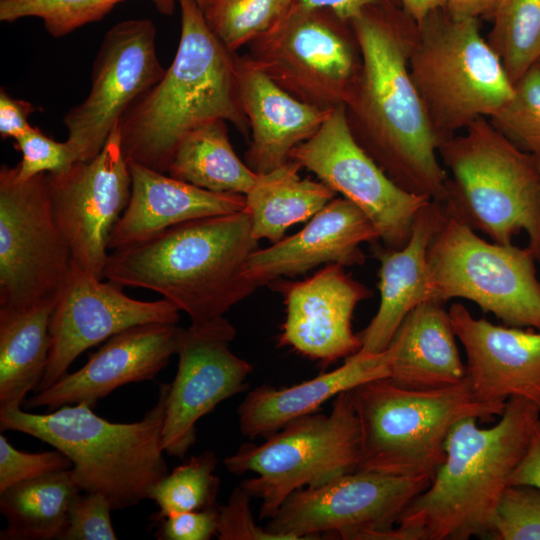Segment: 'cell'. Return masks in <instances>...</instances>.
I'll use <instances>...</instances> for the list:
<instances>
[{
  "instance_id": "obj_1",
  "label": "cell",
  "mask_w": 540,
  "mask_h": 540,
  "mask_svg": "<svg viewBox=\"0 0 540 540\" xmlns=\"http://www.w3.org/2000/svg\"><path fill=\"white\" fill-rule=\"evenodd\" d=\"M393 6L367 8L350 21L361 70L346 104L359 145L403 190L444 203L448 175L434 130L409 70L417 25Z\"/></svg>"
},
{
  "instance_id": "obj_2",
  "label": "cell",
  "mask_w": 540,
  "mask_h": 540,
  "mask_svg": "<svg viewBox=\"0 0 540 540\" xmlns=\"http://www.w3.org/2000/svg\"><path fill=\"white\" fill-rule=\"evenodd\" d=\"M539 419L536 405L512 397L491 427H479L474 417L456 423L445 441L444 462L389 540L491 538L500 500Z\"/></svg>"
},
{
  "instance_id": "obj_3",
  "label": "cell",
  "mask_w": 540,
  "mask_h": 540,
  "mask_svg": "<svg viewBox=\"0 0 540 540\" xmlns=\"http://www.w3.org/2000/svg\"><path fill=\"white\" fill-rule=\"evenodd\" d=\"M258 249L245 210L198 218L109 254L104 278L148 289L186 313L191 324L224 318L257 287L245 276Z\"/></svg>"
},
{
  "instance_id": "obj_4",
  "label": "cell",
  "mask_w": 540,
  "mask_h": 540,
  "mask_svg": "<svg viewBox=\"0 0 540 540\" xmlns=\"http://www.w3.org/2000/svg\"><path fill=\"white\" fill-rule=\"evenodd\" d=\"M181 33L175 57L162 78L119 122L128 161L167 173L180 141L214 120L248 133L237 82V56L214 35L196 0H178Z\"/></svg>"
},
{
  "instance_id": "obj_5",
  "label": "cell",
  "mask_w": 540,
  "mask_h": 540,
  "mask_svg": "<svg viewBox=\"0 0 540 540\" xmlns=\"http://www.w3.org/2000/svg\"><path fill=\"white\" fill-rule=\"evenodd\" d=\"M169 384H161L156 404L137 422H110L86 403L68 404L46 414L22 408L0 410L1 431L30 435L64 453L83 492L104 495L113 510L148 499L168 474L162 429Z\"/></svg>"
},
{
  "instance_id": "obj_6",
  "label": "cell",
  "mask_w": 540,
  "mask_h": 540,
  "mask_svg": "<svg viewBox=\"0 0 540 540\" xmlns=\"http://www.w3.org/2000/svg\"><path fill=\"white\" fill-rule=\"evenodd\" d=\"M448 169L444 206L492 242L509 245L524 231L540 263V172L526 153L480 117L439 147Z\"/></svg>"
},
{
  "instance_id": "obj_7",
  "label": "cell",
  "mask_w": 540,
  "mask_h": 540,
  "mask_svg": "<svg viewBox=\"0 0 540 540\" xmlns=\"http://www.w3.org/2000/svg\"><path fill=\"white\" fill-rule=\"evenodd\" d=\"M361 434L357 470L401 476H431L445 460V441L460 420L490 423L505 404L485 403L473 394L467 378L440 389L414 390L388 378L350 390Z\"/></svg>"
},
{
  "instance_id": "obj_8",
  "label": "cell",
  "mask_w": 540,
  "mask_h": 540,
  "mask_svg": "<svg viewBox=\"0 0 540 540\" xmlns=\"http://www.w3.org/2000/svg\"><path fill=\"white\" fill-rule=\"evenodd\" d=\"M409 70L442 143L514 95V84L483 38L477 18L457 19L443 8L417 25Z\"/></svg>"
},
{
  "instance_id": "obj_9",
  "label": "cell",
  "mask_w": 540,
  "mask_h": 540,
  "mask_svg": "<svg viewBox=\"0 0 540 540\" xmlns=\"http://www.w3.org/2000/svg\"><path fill=\"white\" fill-rule=\"evenodd\" d=\"M360 458L359 419L346 391L335 397L328 414L294 419L260 445L243 444L223 463L232 474L256 475L241 486L261 500L259 517L270 519L293 492L356 471Z\"/></svg>"
},
{
  "instance_id": "obj_10",
  "label": "cell",
  "mask_w": 540,
  "mask_h": 540,
  "mask_svg": "<svg viewBox=\"0 0 540 540\" xmlns=\"http://www.w3.org/2000/svg\"><path fill=\"white\" fill-rule=\"evenodd\" d=\"M431 298H463L504 325L540 330V281L531 249L487 242L447 214L430 242Z\"/></svg>"
},
{
  "instance_id": "obj_11",
  "label": "cell",
  "mask_w": 540,
  "mask_h": 540,
  "mask_svg": "<svg viewBox=\"0 0 540 540\" xmlns=\"http://www.w3.org/2000/svg\"><path fill=\"white\" fill-rule=\"evenodd\" d=\"M247 46L249 58L281 88L323 109L346 106L361 70L350 22L327 9L293 3L281 22Z\"/></svg>"
},
{
  "instance_id": "obj_12",
  "label": "cell",
  "mask_w": 540,
  "mask_h": 540,
  "mask_svg": "<svg viewBox=\"0 0 540 540\" xmlns=\"http://www.w3.org/2000/svg\"><path fill=\"white\" fill-rule=\"evenodd\" d=\"M432 478L356 470L293 492L265 528L284 540L316 539L322 533L389 540L405 509Z\"/></svg>"
},
{
  "instance_id": "obj_13",
  "label": "cell",
  "mask_w": 540,
  "mask_h": 540,
  "mask_svg": "<svg viewBox=\"0 0 540 540\" xmlns=\"http://www.w3.org/2000/svg\"><path fill=\"white\" fill-rule=\"evenodd\" d=\"M56 224L46 173L19 180L0 168V307L23 309L55 297L72 265Z\"/></svg>"
},
{
  "instance_id": "obj_14",
  "label": "cell",
  "mask_w": 540,
  "mask_h": 540,
  "mask_svg": "<svg viewBox=\"0 0 540 540\" xmlns=\"http://www.w3.org/2000/svg\"><path fill=\"white\" fill-rule=\"evenodd\" d=\"M290 160L356 205L390 249L407 244L418 212L431 201L400 188L359 145L345 105L333 107L318 131L293 149Z\"/></svg>"
},
{
  "instance_id": "obj_15",
  "label": "cell",
  "mask_w": 540,
  "mask_h": 540,
  "mask_svg": "<svg viewBox=\"0 0 540 540\" xmlns=\"http://www.w3.org/2000/svg\"><path fill=\"white\" fill-rule=\"evenodd\" d=\"M156 52V28L149 19L117 23L105 35L93 64L87 97L63 122L78 161L103 149L127 110L164 75Z\"/></svg>"
},
{
  "instance_id": "obj_16",
  "label": "cell",
  "mask_w": 540,
  "mask_h": 540,
  "mask_svg": "<svg viewBox=\"0 0 540 540\" xmlns=\"http://www.w3.org/2000/svg\"><path fill=\"white\" fill-rule=\"evenodd\" d=\"M46 175L52 212L72 261L87 274L103 279L109 239L131 195L119 125L96 157Z\"/></svg>"
},
{
  "instance_id": "obj_17",
  "label": "cell",
  "mask_w": 540,
  "mask_h": 540,
  "mask_svg": "<svg viewBox=\"0 0 540 540\" xmlns=\"http://www.w3.org/2000/svg\"><path fill=\"white\" fill-rule=\"evenodd\" d=\"M122 288L87 274L72 262L56 295L50 319L48 363L35 393L66 375L84 351L128 328L147 323H178L179 309L165 298L142 301L126 295Z\"/></svg>"
},
{
  "instance_id": "obj_18",
  "label": "cell",
  "mask_w": 540,
  "mask_h": 540,
  "mask_svg": "<svg viewBox=\"0 0 540 540\" xmlns=\"http://www.w3.org/2000/svg\"><path fill=\"white\" fill-rule=\"evenodd\" d=\"M235 334L225 318L186 329L166 397L162 446L167 455L183 458L196 442L197 422L246 388L252 365L229 349Z\"/></svg>"
},
{
  "instance_id": "obj_19",
  "label": "cell",
  "mask_w": 540,
  "mask_h": 540,
  "mask_svg": "<svg viewBox=\"0 0 540 540\" xmlns=\"http://www.w3.org/2000/svg\"><path fill=\"white\" fill-rule=\"evenodd\" d=\"M282 294L286 318L279 343L324 364L357 353L362 346L352 331L356 305L372 291L344 271L327 264L301 281L276 279L268 284Z\"/></svg>"
},
{
  "instance_id": "obj_20",
  "label": "cell",
  "mask_w": 540,
  "mask_h": 540,
  "mask_svg": "<svg viewBox=\"0 0 540 540\" xmlns=\"http://www.w3.org/2000/svg\"><path fill=\"white\" fill-rule=\"evenodd\" d=\"M186 329L174 323H147L105 341L80 369L36 392L24 407L53 411L68 404L96 403L129 383L153 379L177 354Z\"/></svg>"
},
{
  "instance_id": "obj_21",
  "label": "cell",
  "mask_w": 540,
  "mask_h": 540,
  "mask_svg": "<svg viewBox=\"0 0 540 540\" xmlns=\"http://www.w3.org/2000/svg\"><path fill=\"white\" fill-rule=\"evenodd\" d=\"M448 312L475 397L499 404L518 397L540 409V330L477 319L460 303Z\"/></svg>"
},
{
  "instance_id": "obj_22",
  "label": "cell",
  "mask_w": 540,
  "mask_h": 540,
  "mask_svg": "<svg viewBox=\"0 0 540 540\" xmlns=\"http://www.w3.org/2000/svg\"><path fill=\"white\" fill-rule=\"evenodd\" d=\"M378 240L376 228L356 205L334 198L299 232L254 251L246 262L245 276L258 288L321 264L362 265L366 256L360 245Z\"/></svg>"
},
{
  "instance_id": "obj_23",
  "label": "cell",
  "mask_w": 540,
  "mask_h": 540,
  "mask_svg": "<svg viewBox=\"0 0 540 540\" xmlns=\"http://www.w3.org/2000/svg\"><path fill=\"white\" fill-rule=\"evenodd\" d=\"M237 82L252 133L245 163L257 174L287 163L293 149L311 138L332 110L295 98L248 55L237 56Z\"/></svg>"
},
{
  "instance_id": "obj_24",
  "label": "cell",
  "mask_w": 540,
  "mask_h": 540,
  "mask_svg": "<svg viewBox=\"0 0 540 540\" xmlns=\"http://www.w3.org/2000/svg\"><path fill=\"white\" fill-rule=\"evenodd\" d=\"M446 216L443 203L430 201L418 212L404 247L390 249L378 242L371 244L372 254L380 262V303L375 316L359 333L362 346L358 352L386 350L407 314L432 300L427 253Z\"/></svg>"
},
{
  "instance_id": "obj_25",
  "label": "cell",
  "mask_w": 540,
  "mask_h": 540,
  "mask_svg": "<svg viewBox=\"0 0 540 540\" xmlns=\"http://www.w3.org/2000/svg\"><path fill=\"white\" fill-rule=\"evenodd\" d=\"M131 195L108 243L117 250L142 243L180 223L242 211L245 195L209 191L128 161Z\"/></svg>"
},
{
  "instance_id": "obj_26",
  "label": "cell",
  "mask_w": 540,
  "mask_h": 540,
  "mask_svg": "<svg viewBox=\"0 0 540 540\" xmlns=\"http://www.w3.org/2000/svg\"><path fill=\"white\" fill-rule=\"evenodd\" d=\"M394 348L380 353L357 352L344 364L310 380L283 389L260 386L239 405V427L248 437H269L294 419L317 411L340 393L376 379L389 378Z\"/></svg>"
},
{
  "instance_id": "obj_27",
  "label": "cell",
  "mask_w": 540,
  "mask_h": 540,
  "mask_svg": "<svg viewBox=\"0 0 540 540\" xmlns=\"http://www.w3.org/2000/svg\"><path fill=\"white\" fill-rule=\"evenodd\" d=\"M449 312L444 303L425 301L402 321L390 344L394 356L389 380L414 390L456 385L466 376Z\"/></svg>"
},
{
  "instance_id": "obj_28",
  "label": "cell",
  "mask_w": 540,
  "mask_h": 540,
  "mask_svg": "<svg viewBox=\"0 0 540 540\" xmlns=\"http://www.w3.org/2000/svg\"><path fill=\"white\" fill-rule=\"evenodd\" d=\"M55 299L23 309L0 307V410L22 408L44 375Z\"/></svg>"
},
{
  "instance_id": "obj_29",
  "label": "cell",
  "mask_w": 540,
  "mask_h": 540,
  "mask_svg": "<svg viewBox=\"0 0 540 540\" xmlns=\"http://www.w3.org/2000/svg\"><path fill=\"white\" fill-rule=\"evenodd\" d=\"M300 166L287 163L258 177L245 194L244 210L250 217L252 234L272 243L281 240L288 228L310 220L336 196L322 181L302 179Z\"/></svg>"
},
{
  "instance_id": "obj_30",
  "label": "cell",
  "mask_w": 540,
  "mask_h": 540,
  "mask_svg": "<svg viewBox=\"0 0 540 540\" xmlns=\"http://www.w3.org/2000/svg\"><path fill=\"white\" fill-rule=\"evenodd\" d=\"M80 492L71 469L10 486L0 492V512L7 521L0 539H61L70 504Z\"/></svg>"
},
{
  "instance_id": "obj_31",
  "label": "cell",
  "mask_w": 540,
  "mask_h": 540,
  "mask_svg": "<svg viewBox=\"0 0 540 540\" xmlns=\"http://www.w3.org/2000/svg\"><path fill=\"white\" fill-rule=\"evenodd\" d=\"M167 174L209 191L242 195L258 177L234 152L226 121L221 119L194 129L180 141Z\"/></svg>"
},
{
  "instance_id": "obj_32",
  "label": "cell",
  "mask_w": 540,
  "mask_h": 540,
  "mask_svg": "<svg viewBox=\"0 0 540 540\" xmlns=\"http://www.w3.org/2000/svg\"><path fill=\"white\" fill-rule=\"evenodd\" d=\"M486 39L515 84L540 59V0H496Z\"/></svg>"
},
{
  "instance_id": "obj_33",
  "label": "cell",
  "mask_w": 540,
  "mask_h": 540,
  "mask_svg": "<svg viewBox=\"0 0 540 540\" xmlns=\"http://www.w3.org/2000/svg\"><path fill=\"white\" fill-rule=\"evenodd\" d=\"M293 3L294 0H207L201 8L214 35L235 52L281 22Z\"/></svg>"
},
{
  "instance_id": "obj_34",
  "label": "cell",
  "mask_w": 540,
  "mask_h": 540,
  "mask_svg": "<svg viewBox=\"0 0 540 540\" xmlns=\"http://www.w3.org/2000/svg\"><path fill=\"white\" fill-rule=\"evenodd\" d=\"M216 466L215 454L205 451L168 472L149 493L148 499L159 507L156 520L173 513L214 507L220 485L214 474Z\"/></svg>"
},
{
  "instance_id": "obj_35",
  "label": "cell",
  "mask_w": 540,
  "mask_h": 540,
  "mask_svg": "<svg viewBox=\"0 0 540 540\" xmlns=\"http://www.w3.org/2000/svg\"><path fill=\"white\" fill-rule=\"evenodd\" d=\"M124 0H0V20L40 18L53 37H63L88 23L102 20Z\"/></svg>"
},
{
  "instance_id": "obj_36",
  "label": "cell",
  "mask_w": 540,
  "mask_h": 540,
  "mask_svg": "<svg viewBox=\"0 0 540 540\" xmlns=\"http://www.w3.org/2000/svg\"><path fill=\"white\" fill-rule=\"evenodd\" d=\"M514 95L491 124L516 146L540 154V65L537 62L514 84Z\"/></svg>"
},
{
  "instance_id": "obj_37",
  "label": "cell",
  "mask_w": 540,
  "mask_h": 540,
  "mask_svg": "<svg viewBox=\"0 0 540 540\" xmlns=\"http://www.w3.org/2000/svg\"><path fill=\"white\" fill-rule=\"evenodd\" d=\"M495 540H540V490L529 485H509L493 523Z\"/></svg>"
},
{
  "instance_id": "obj_38",
  "label": "cell",
  "mask_w": 540,
  "mask_h": 540,
  "mask_svg": "<svg viewBox=\"0 0 540 540\" xmlns=\"http://www.w3.org/2000/svg\"><path fill=\"white\" fill-rule=\"evenodd\" d=\"M15 140V148L22 159L16 165L19 180H27L41 173L57 174L78 161L67 141L59 142L31 126Z\"/></svg>"
},
{
  "instance_id": "obj_39",
  "label": "cell",
  "mask_w": 540,
  "mask_h": 540,
  "mask_svg": "<svg viewBox=\"0 0 540 540\" xmlns=\"http://www.w3.org/2000/svg\"><path fill=\"white\" fill-rule=\"evenodd\" d=\"M71 460L55 449L45 452H24L16 449L0 434V492L17 483L50 473L72 469Z\"/></svg>"
},
{
  "instance_id": "obj_40",
  "label": "cell",
  "mask_w": 540,
  "mask_h": 540,
  "mask_svg": "<svg viewBox=\"0 0 540 540\" xmlns=\"http://www.w3.org/2000/svg\"><path fill=\"white\" fill-rule=\"evenodd\" d=\"M113 510L109 500L100 493H78L68 512L63 540H115L111 521Z\"/></svg>"
},
{
  "instance_id": "obj_41",
  "label": "cell",
  "mask_w": 540,
  "mask_h": 540,
  "mask_svg": "<svg viewBox=\"0 0 540 540\" xmlns=\"http://www.w3.org/2000/svg\"><path fill=\"white\" fill-rule=\"evenodd\" d=\"M249 493L240 485L236 487L227 503L218 508L216 536L220 540H284L258 526L249 506Z\"/></svg>"
},
{
  "instance_id": "obj_42",
  "label": "cell",
  "mask_w": 540,
  "mask_h": 540,
  "mask_svg": "<svg viewBox=\"0 0 540 540\" xmlns=\"http://www.w3.org/2000/svg\"><path fill=\"white\" fill-rule=\"evenodd\" d=\"M155 537L160 540H208L217 533L215 507L170 514L160 519Z\"/></svg>"
},
{
  "instance_id": "obj_43",
  "label": "cell",
  "mask_w": 540,
  "mask_h": 540,
  "mask_svg": "<svg viewBox=\"0 0 540 540\" xmlns=\"http://www.w3.org/2000/svg\"><path fill=\"white\" fill-rule=\"evenodd\" d=\"M35 107L28 101L16 99L8 95L5 89L0 92V136L2 139L13 138L23 134L31 127L28 122Z\"/></svg>"
},
{
  "instance_id": "obj_44",
  "label": "cell",
  "mask_w": 540,
  "mask_h": 540,
  "mask_svg": "<svg viewBox=\"0 0 540 540\" xmlns=\"http://www.w3.org/2000/svg\"><path fill=\"white\" fill-rule=\"evenodd\" d=\"M509 485H529L540 490V419L533 428L526 450L510 477Z\"/></svg>"
},
{
  "instance_id": "obj_45",
  "label": "cell",
  "mask_w": 540,
  "mask_h": 540,
  "mask_svg": "<svg viewBox=\"0 0 540 540\" xmlns=\"http://www.w3.org/2000/svg\"><path fill=\"white\" fill-rule=\"evenodd\" d=\"M396 0H294V5L307 9H327L350 22L364 10L374 6H393Z\"/></svg>"
},
{
  "instance_id": "obj_46",
  "label": "cell",
  "mask_w": 540,
  "mask_h": 540,
  "mask_svg": "<svg viewBox=\"0 0 540 540\" xmlns=\"http://www.w3.org/2000/svg\"><path fill=\"white\" fill-rule=\"evenodd\" d=\"M496 0H445L443 9L453 18H477L489 14Z\"/></svg>"
},
{
  "instance_id": "obj_47",
  "label": "cell",
  "mask_w": 540,
  "mask_h": 540,
  "mask_svg": "<svg viewBox=\"0 0 540 540\" xmlns=\"http://www.w3.org/2000/svg\"><path fill=\"white\" fill-rule=\"evenodd\" d=\"M416 25L432 12L444 7L445 0H396Z\"/></svg>"
},
{
  "instance_id": "obj_48",
  "label": "cell",
  "mask_w": 540,
  "mask_h": 540,
  "mask_svg": "<svg viewBox=\"0 0 540 540\" xmlns=\"http://www.w3.org/2000/svg\"><path fill=\"white\" fill-rule=\"evenodd\" d=\"M154 4L155 8L158 10L159 13L163 15H171L173 14L176 3H178V0H151ZM198 4L202 7L207 0H196Z\"/></svg>"
},
{
  "instance_id": "obj_49",
  "label": "cell",
  "mask_w": 540,
  "mask_h": 540,
  "mask_svg": "<svg viewBox=\"0 0 540 540\" xmlns=\"http://www.w3.org/2000/svg\"><path fill=\"white\" fill-rule=\"evenodd\" d=\"M535 156H536V159H537V164H538V168H539V172H540V154L535 155Z\"/></svg>"
}]
</instances>
